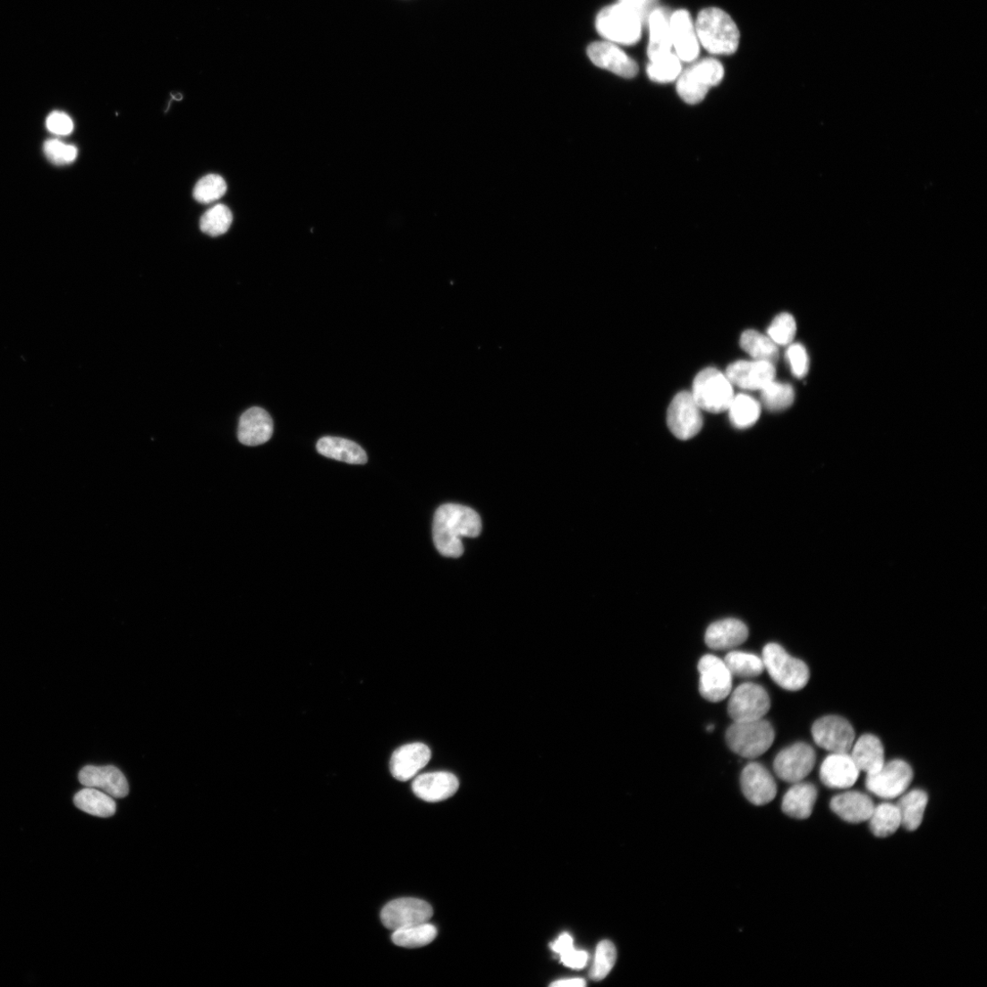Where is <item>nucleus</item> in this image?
Instances as JSON below:
<instances>
[{
	"label": "nucleus",
	"mask_w": 987,
	"mask_h": 987,
	"mask_svg": "<svg viewBox=\"0 0 987 987\" xmlns=\"http://www.w3.org/2000/svg\"><path fill=\"white\" fill-rule=\"evenodd\" d=\"M482 530L480 515L473 509L446 504L435 514L433 536L438 550L446 557H458L464 553L463 538H476Z\"/></svg>",
	"instance_id": "nucleus-1"
},
{
	"label": "nucleus",
	"mask_w": 987,
	"mask_h": 987,
	"mask_svg": "<svg viewBox=\"0 0 987 987\" xmlns=\"http://www.w3.org/2000/svg\"><path fill=\"white\" fill-rule=\"evenodd\" d=\"M695 30L699 41L710 54L731 55L738 49L740 31L734 20L720 9L701 12Z\"/></svg>",
	"instance_id": "nucleus-2"
},
{
	"label": "nucleus",
	"mask_w": 987,
	"mask_h": 987,
	"mask_svg": "<svg viewBox=\"0 0 987 987\" xmlns=\"http://www.w3.org/2000/svg\"><path fill=\"white\" fill-rule=\"evenodd\" d=\"M775 738L774 727L763 719L734 722L726 733L728 748L747 759H755L765 753Z\"/></svg>",
	"instance_id": "nucleus-3"
},
{
	"label": "nucleus",
	"mask_w": 987,
	"mask_h": 987,
	"mask_svg": "<svg viewBox=\"0 0 987 987\" xmlns=\"http://www.w3.org/2000/svg\"><path fill=\"white\" fill-rule=\"evenodd\" d=\"M762 659L764 669L780 688L798 692L807 685L810 672L806 664L790 656L779 643H768L762 651Z\"/></svg>",
	"instance_id": "nucleus-4"
},
{
	"label": "nucleus",
	"mask_w": 987,
	"mask_h": 987,
	"mask_svg": "<svg viewBox=\"0 0 987 987\" xmlns=\"http://www.w3.org/2000/svg\"><path fill=\"white\" fill-rule=\"evenodd\" d=\"M642 22L631 10L617 4L599 13L595 21L598 33L615 45L632 46L641 38Z\"/></svg>",
	"instance_id": "nucleus-5"
},
{
	"label": "nucleus",
	"mask_w": 987,
	"mask_h": 987,
	"mask_svg": "<svg viewBox=\"0 0 987 987\" xmlns=\"http://www.w3.org/2000/svg\"><path fill=\"white\" fill-rule=\"evenodd\" d=\"M722 64L711 58L702 60L679 75L676 91L683 101L695 105L701 103L709 90L723 79Z\"/></svg>",
	"instance_id": "nucleus-6"
},
{
	"label": "nucleus",
	"mask_w": 987,
	"mask_h": 987,
	"mask_svg": "<svg viewBox=\"0 0 987 987\" xmlns=\"http://www.w3.org/2000/svg\"><path fill=\"white\" fill-rule=\"evenodd\" d=\"M692 395L701 409L712 413L727 411L735 398L731 381L714 368L697 375Z\"/></svg>",
	"instance_id": "nucleus-7"
},
{
	"label": "nucleus",
	"mask_w": 987,
	"mask_h": 987,
	"mask_svg": "<svg viewBox=\"0 0 987 987\" xmlns=\"http://www.w3.org/2000/svg\"><path fill=\"white\" fill-rule=\"evenodd\" d=\"M914 779V771L903 760H893L873 774L867 775L866 787L878 797L894 799L903 796Z\"/></svg>",
	"instance_id": "nucleus-8"
},
{
	"label": "nucleus",
	"mask_w": 987,
	"mask_h": 987,
	"mask_svg": "<svg viewBox=\"0 0 987 987\" xmlns=\"http://www.w3.org/2000/svg\"><path fill=\"white\" fill-rule=\"evenodd\" d=\"M701 410L692 393L676 395L668 411V425L671 433L680 440L696 437L703 426Z\"/></svg>",
	"instance_id": "nucleus-9"
},
{
	"label": "nucleus",
	"mask_w": 987,
	"mask_h": 987,
	"mask_svg": "<svg viewBox=\"0 0 987 987\" xmlns=\"http://www.w3.org/2000/svg\"><path fill=\"white\" fill-rule=\"evenodd\" d=\"M770 700L762 685L745 683L733 693L727 704L728 716L734 722L762 719L770 710Z\"/></svg>",
	"instance_id": "nucleus-10"
},
{
	"label": "nucleus",
	"mask_w": 987,
	"mask_h": 987,
	"mask_svg": "<svg viewBox=\"0 0 987 987\" xmlns=\"http://www.w3.org/2000/svg\"><path fill=\"white\" fill-rule=\"evenodd\" d=\"M434 911L426 901L415 898H397L386 905L381 911L383 925L396 931L412 925L428 923Z\"/></svg>",
	"instance_id": "nucleus-11"
},
{
	"label": "nucleus",
	"mask_w": 987,
	"mask_h": 987,
	"mask_svg": "<svg viewBox=\"0 0 987 987\" xmlns=\"http://www.w3.org/2000/svg\"><path fill=\"white\" fill-rule=\"evenodd\" d=\"M812 736L818 746L831 753H849L855 740L852 725L846 719L834 715L815 721Z\"/></svg>",
	"instance_id": "nucleus-12"
},
{
	"label": "nucleus",
	"mask_w": 987,
	"mask_h": 987,
	"mask_svg": "<svg viewBox=\"0 0 987 987\" xmlns=\"http://www.w3.org/2000/svg\"><path fill=\"white\" fill-rule=\"evenodd\" d=\"M698 669L701 675L700 693L706 701L717 703L731 694L733 675L723 660L706 655L701 659Z\"/></svg>",
	"instance_id": "nucleus-13"
},
{
	"label": "nucleus",
	"mask_w": 987,
	"mask_h": 987,
	"mask_svg": "<svg viewBox=\"0 0 987 987\" xmlns=\"http://www.w3.org/2000/svg\"><path fill=\"white\" fill-rule=\"evenodd\" d=\"M814 750L807 744L797 743L781 751L774 762L777 776L787 783L802 782L814 767Z\"/></svg>",
	"instance_id": "nucleus-14"
},
{
	"label": "nucleus",
	"mask_w": 987,
	"mask_h": 987,
	"mask_svg": "<svg viewBox=\"0 0 987 987\" xmlns=\"http://www.w3.org/2000/svg\"><path fill=\"white\" fill-rule=\"evenodd\" d=\"M587 55L597 67L608 70L620 77L630 79L638 73L637 64L612 42L607 40L592 42L587 49Z\"/></svg>",
	"instance_id": "nucleus-15"
},
{
	"label": "nucleus",
	"mask_w": 987,
	"mask_h": 987,
	"mask_svg": "<svg viewBox=\"0 0 987 987\" xmlns=\"http://www.w3.org/2000/svg\"><path fill=\"white\" fill-rule=\"evenodd\" d=\"M775 364L762 362H737L729 365L726 376L733 385L744 390H762L775 380Z\"/></svg>",
	"instance_id": "nucleus-16"
},
{
	"label": "nucleus",
	"mask_w": 987,
	"mask_h": 987,
	"mask_svg": "<svg viewBox=\"0 0 987 987\" xmlns=\"http://www.w3.org/2000/svg\"><path fill=\"white\" fill-rule=\"evenodd\" d=\"M79 781L83 787L101 789L113 798H123L130 792L123 772L112 765L85 766L79 772Z\"/></svg>",
	"instance_id": "nucleus-17"
},
{
	"label": "nucleus",
	"mask_w": 987,
	"mask_h": 987,
	"mask_svg": "<svg viewBox=\"0 0 987 987\" xmlns=\"http://www.w3.org/2000/svg\"><path fill=\"white\" fill-rule=\"evenodd\" d=\"M741 787L745 796L755 805L769 804L778 794L775 779L758 762H751L744 769Z\"/></svg>",
	"instance_id": "nucleus-18"
},
{
	"label": "nucleus",
	"mask_w": 987,
	"mask_h": 987,
	"mask_svg": "<svg viewBox=\"0 0 987 987\" xmlns=\"http://www.w3.org/2000/svg\"><path fill=\"white\" fill-rule=\"evenodd\" d=\"M672 45L680 61L691 63L700 54V44L691 14L677 11L669 18Z\"/></svg>",
	"instance_id": "nucleus-19"
},
{
	"label": "nucleus",
	"mask_w": 987,
	"mask_h": 987,
	"mask_svg": "<svg viewBox=\"0 0 987 987\" xmlns=\"http://www.w3.org/2000/svg\"><path fill=\"white\" fill-rule=\"evenodd\" d=\"M431 757V750L423 744L414 743L404 745L397 749L391 758L392 775L400 782H407L417 776Z\"/></svg>",
	"instance_id": "nucleus-20"
},
{
	"label": "nucleus",
	"mask_w": 987,
	"mask_h": 987,
	"mask_svg": "<svg viewBox=\"0 0 987 987\" xmlns=\"http://www.w3.org/2000/svg\"><path fill=\"white\" fill-rule=\"evenodd\" d=\"M860 772L848 753H835L822 762L821 779L830 788L848 789L857 781Z\"/></svg>",
	"instance_id": "nucleus-21"
},
{
	"label": "nucleus",
	"mask_w": 987,
	"mask_h": 987,
	"mask_svg": "<svg viewBox=\"0 0 987 987\" xmlns=\"http://www.w3.org/2000/svg\"><path fill=\"white\" fill-rule=\"evenodd\" d=\"M458 788V779L447 771L428 772L416 778L413 783L415 796L429 803L445 801L453 796Z\"/></svg>",
	"instance_id": "nucleus-22"
},
{
	"label": "nucleus",
	"mask_w": 987,
	"mask_h": 987,
	"mask_svg": "<svg viewBox=\"0 0 987 987\" xmlns=\"http://www.w3.org/2000/svg\"><path fill=\"white\" fill-rule=\"evenodd\" d=\"M274 432V423L269 413L260 407L247 410L240 418L238 439L248 447H257L268 442Z\"/></svg>",
	"instance_id": "nucleus-23"
},
{
	"label": "nucleus",
	"mask_w": 987,
	"mask_h": 987,
	"mask_svg": "<svg viewBox=\"0 0 987 987\" xmlns=\"http://www.w3.org/2000/svg\"><path fill=\"white\" fill-rule=\"evenodd\" d=\"M749 630L738 619L727 618L711 624L705 634L706 645L713 651L736 649L748 639Z\"/></svg>",
	"instance_id": "nucleus-24"
},
{
	"label": "nucleus",
	"mask_w": 987,
	"mask_h": 987,
	"mask_svg": "<svg viewBox=\"0 0 987 987\" xmlns=\"http://www.w3.org/2000/svg\"><path fill=\"white\" fill-rule=\"evenodd\" d=\"M830 807L841 820L858 824L870 820L875 804L869 796L862 792L847 791L834 796Z\"/></svg>",
	"instance_id": "nucleus-25"
},
{
	"label": "nucleus",
	"mask_w": 987,
	"mask_h": 987,
	"mask_svg": "<svg viewBox=\"0 0 987 987\" xmlns=\"http://www.w3.org/2000/svg\"><path fill=\"white\" fill-rule=\"evenodd\" d=\"M850 752L858 770L865 771L867 775L873 774L885 763L883 745L872 735H865L855 741Z\"/></svg>",
	"instance_id": "nucleus-26"
},
{
	"label": "nucleus",
	"mask_w": 987,
	"mask_h": 987,
	"mask_svg": "<svg viewBox=\"0 0 987 987\" xmlns=\"http://www.w3.org/2000/svg\"><path fill=\"white\" fill-rule=\"evenodd\" d=\"M817 799V787L802 781L794 784L787 792L783 799L782 809L790 818L806 820L812 814Z\"/></svg>",
	"instance_id": "nucleus-27"
},
{
	"label": "nucleus",
	"mask_w": 987,
	"mask_h": 987,
	"mask_svg": "<svg viewBox=\"0 0 987 987\" xmlns=\"http://www.w3.org/2000/svg\"><path fill=\"white\" fill-rule=\"evenodd\" d=\"M317 449L326 457L352 464H364L368 461L367 454L362 447L345 438H323L318 442Z\"/></svg>",
	"instance_id": "nucleus-28"
},
{
	"label": "nucleus",
	"mask_w": 987,
	"mask_h": 987,
	"mask_svg": "<svg viewBox=\"0 0 987 987\" xmlns=\"http://www.w3.org/2000/svg\"><path fill=\"white\" fill-rule=\"evenodd\" d=\"M651 38L648 55L651 62L671 53L672 38L667 13L655 9L649 18Z\"/></svg>",
	"instance_id": "nucleus-29"
},
{
	"label": "nucleus",
	"mask_w": 987,
	"mask_h": 987,
	"mask_svg": "<svg viewBox=\"0 0 987 987\" xmlns=\"http://www.w3.org/2000/svg\"><path fill=\"white\" fill-rule=\"evenodd\" d=\"M73 801L76 807L95 817L106 819L116 812L114 798L97 788L85 787L75 795Z\"/></svg>",
	"instance_id": "nucleus-30"
},
{
	"label": "nucleus",
	"mask_w": 987,
	"mask_h": 987,
	"mask_svg": "<svg viewBox=\"0 0 987 987\" xmlns=\"http://www.w3.org/2000/svg\"><path fill=\"white\" fill-rule=\"evenodd\" d=\"M928 804L927 794L920 789L904 794L897 806L899 810L901 826L909 831H915L923 823Z\"/></svg>",
	"instance_id": "nucleus-31"
},
{
	"label": "nucleus",
	"mask_w": 987,
	"mask_h": 987,
	"mask_svg": "<svg viewBox=\"0 0 987 987\" xmlns=\"http://www.w3.org/2000/svg\"><path fill=\"white\" fill-rule=\"evenodd\" d=\"M741 347L755 361L775 364L779 359L776 343L755 330H747L742 335Z\"/></svg>",
	"instance_id": "nucleus-32"
},
{
	"label": "nucleus",
	"mask_w": 987,
	"mask_h": 987,
	"mask_svg": "<svg viewBox=\"0 0 987 987\" xmlns=\"http://www.w3.org/2000/svg\"><path fill=\"white\" fill-rule=\"evenodd\" d=\"M437 936V927L423 923L394 931L392 940L400 948L420 949L430 944Z\"/></svg>",
	"instance_id": "nucleus-33"
},
{
	"label": "nucleus",
	"mask_w": 987,
	"mask_h": 987,
	"mask_svg": "<svg viewBox=\"0 0 987 987\" xmlns=\"http://www.w3.org/2000/svg\"><path fill=\"white\" fill-rule=\"evenodd\" d=\"M871 830L878 838L893 835L901 826V818L897 804L883 803L875 806L870 820Z\"/></svg>",
	"instance_id": "nucleus-34"
},
{
	"label": "nucleus",
	"mask_w": 987,
	"mask_h": 987,
	"mask_svg": "<svg viewBox=\"0 0 987 987\" xmlns=\"http://www.w3.org/2000/svg\"><path fill=\"white\" fill-rule=\"evenodd\" d=\"M727 411L729 419L738 429L752 427L756 423L761 414L759 403L745 395L735 396Z\"/></svg>",
	"instance_id": "nucleus-35"
},
{
	"label": "nucleus",
	"mask_w": 987,
	"mask_h": 987,
	"mask_svg": "<svg viewBox=\"0 0 987 987\" xmlns=\"http://www.w3.org/2000/svg\"><path fill=\"white\" fill-rule=\"evenodd\" d=\"M762 402L771 412L784 411L795 401V391L791 385L771 381L761 390Z\"/></svg>",
	"instance_id": "nucleus-36"
},
{
	"label": "nucleus",
	"mask_w": 987,
	"mask_h": 987,
	"mask_svg": "<svg viewBox=\"0 0 987 987\" xmlns=\"http://www.w3.org/2000/svg\"><path fill=\"white\" fill-rule=\"evenodd\" d=\"M233 213L224 205L218 204L207 210L200 219V230L213 237L225 234L233 224Z\"/></svg>",
	"instance_id": "nucleus-37"
},
{
	"label": "nucleus",
	"mask_w": 987,
	"mask_h": 987,
	"mask_svg": "<svg viewBox=\"0 0 987 987\" xmlns=\"http://www.w3.org/2000/svg\"><path fill=\"white\" fill-rule=\"evenodd\" d=\"M723 661L729 672L736 676L756 677L764 670L762 659L750 653L729 652Z\"/></svg>",
	"instance_id": "nucleus-38"
},
{
	"label": "nucleus",
	"mask_w": 987,
	"mask_h": 987,
	"mask_svg": "<svg viewBox=\"0 0 987 987\" xmlns=\"http://www.w3.org/2000/svg\"><path fill=\"white\" fill-rule=\"evenodd\" d=\"M553 952L560 956L562 963L572 969H583L586 966L589 955L585 951L576 950L573 937L564 932L550 944Z\"/></svg>",
	"instance_id": "nucleus-39"
},
{
	"label": "nucleus",
	"mask_w": 987,
	"mask_h": 987,
	"mask_svg": "<svg viewBox=\"0 0 987 987\" xmlns=\"http://www.w3.org/2000/svg\"><path fill=\"white\" fill-rule=\"evenodd\" d=\"M617 958V949L608 940L600 941L596 948L590 977L594 981L604 980L614 968Z\"/></svg>",
	"instance_id": "nucleus-40"
},
{
	"label": "nucleus",
	"mask_w": 987,
	"mask_h": 987,
	"mask_svg": "<svg viewBox=\"0 0 987 987\" xmlns=\"http://www.w3.org/2000/svg\"><path fill=\"white\" fill-rule=\"evenodd\" d=\"M681 73L680 59L672 53L651 61L648 66L650 78L657 82L667 83L675 81Z\"/></svg>",
	"instance_id": "nucleus-41"
},
{
	"label": "nucleus",
	"mask_w": 987,
	"mask_h": 987,
	"mask_svg": "<svg viewBox=\"0 0 987 987\" xmlns=\"http://www.w3.org/2000/svg\"><path fill=\"white\" fill-rule=\"evenodd\" d=\"M227 191V184L219 175H208L195 186L193 196L202 204H209L220 200Z\"/></svg>",
	"instance_id": "nucleus-42"
},
{
	"label": "nucleus",
	"mask_w": 987,
	"mask_h": 987,
	"mask_svg": "<svg viewBox=\"0 0 987 987\" xmlns=\"http://www.w3.org/2000/svg\"><path fill=\"white\" fill-rule=\"evenodd\" d=\"M768 336L779 346L790 345L796 334V323L788 313L778 316L768 328Z\"/></svg>",
	"instance_id": "nucleus-43"
},
{
	"label": "nucleus",
	"mask_w": 987,
	"mask_h": 987,
	"mask_svg": "<svg viewBox=\"0 0 987 987\" xmlns=\"http://www.w3.org/2000/svg\"><path fill=\"white\" fill-rule=\"evenodd\" d=\"M45 153L48 159L56 165L73 162L78 155L77 149L58 140H50L45 144Z\"/></svg>",
	"instance_id": "nucleus-44"
},
{
	"label": "nucleus",
	"mask_w": 987,
	"mask_h": 987,
	"mask_svg": "<svg viewBox=\"0 0 987 987\" xmlns=\"http://www.w3.org/2000/svg\"><path fill=\"white\" fill-rule=\"evenodd\" d=\"M787 358L793 374L798 379L805 377L809 370L810 362L804 347L798 345V343L790 345L787 352Z\"/></svg>",
	"instance_id": "nucleus-45"
},
{
	"label": "nucleus",
	"mask_w": 987,
	"mask_h": 987,
	"mask_svg": "<svg viewBox=\"0 0 987 987\" xmlns=\"http://www.w3.org/2000/svg\"><path fill=\"white\" fill-rule=\"evenodd\" d=\"M47 126L50 132L59 136L70 135L73 131V122L72 118L67 114L58 111L52 113L48 116Z\"/></svg>",
	"instance_id": "nucleus-46"
},
{
	"label": "nucleus",
	"mask_w": 987,
	"mask_h": 987,
	"mask_svg": "<svg viewBox=\"0 0 987 987\" xmlns=\"http://www.w3.org/2000/svg\"><path fill=\"white\" fill-rule=\"evenodd\" d=\"M656 3L657 0H619V4L634 13L642 23L649 21Z\"/></svg>",
	"instance_id": "nucleus-47"
},
{
	"label": "nucleus",
	"mask_w": 987,
	"mask_h": 987,
	"mask_svg": "<svg viewBox=\"0 0 987 987\" xmlns=\"http://www.w3.org/2000/svg\"><path fill=\"white\" fill-rule=\"evenodd\" d=\"M585 985H586V982L582 978H571V979H565V980L562 979V980L556 981V982H553L552 983H550V986H555V987H583V986H585Z\"/></svg>",
	"instance_id": "nucleus-48"
}]
</instances>
